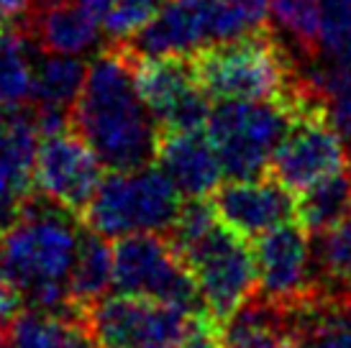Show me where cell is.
<instances>
[{
	"label": "cell",
	"mask_w": 351,
	"mask_h": 348,
	"mask_svg": "<svg viewBox=\"0 0 351 348\" xmlns=\"http://www.w3.org/2000/svg\"><path fill=\"white\" fill-rule=\"evenodd\" d=\"M72 128L108 172H134L156 162L159 123L138 90L136 59L110 47L93 59L72 108Z\"/></svg>",
	"instance_id": "6da1fadb"
},
{
	"label": "cell",
	"mask_w": 351,
	"mask_h": 348,
	"mask_svg": "<svg viewBox=\"0 0 351 348\" xmlns=\"http://www.w3.org/2000/svg\"><path fill=\"white\" fill-rule=\"evenodd\" d=\"M82 225V215L34 190L0 233V269L26 308L82 315L69 292Z\"/></svg>",
	"instance_id": "7a4b0ae2"
},
{
	"label": "cell",
	"mask_w": 351,
	"mask_h": 348,
	"mask_svg": "<svg viewBox=\"0 0 351 348\" xmlns=\"http://www.w3.org/2000/svg\"><path fill=\"white\" fill-rule=\"evenodd\" d=\"M269 0H167L126 41L136 59L193 57L200 49L269 29Z\"/></svg>",
	"instance_id": "3957f363"
},
{
	"label": "cell",
	"mask_w": 351,
	"mask_h": 348,
	"mask_svg": "<svg viewBox=\"0 0 351 348\" xmlns=\"http://www.w3.org/2000/svg\"><path fill=\"white\" fill-rule=\"evenodd\" d=\"M197 79L210 100H305L293 51L269 29L200 49L193 54Z\"/></svg>",
	"instance_id": "277c9868"
},
{
	"label": "cell",
	"mask_w": 351,
	"mask_h": 348,
	"mask_svg": "<svg viewBox=\"0 0 351 348\" xmlns=\"http://www.w3.org/2000/svg\"><path fill=\"white\" fill-rule=\"evenodd\" d=\"M300 108L287 100H215L208 118L226 179H259Z\"/></svg>",
	"instance_id": "5b68a950"
},
{
	"label": "cell",
	"mask_w": 351,
	"mask_h": 348,
	"mask_svg": "<svg viewBox=\"0 0 351 348\" xmlns=\"http://www.w3.org/2000/svg\"><path fill=\"white\" fill-rule=\"evenodd\" d=\"M185 197L156 164L103 177L82 221L106 238L131 233H169Z\"/></svg>",
	"instance_id": "8992f818"
},
{
	"label": "cell",
	"mask_w": 351,
	"mask_h": 348,
	"mask_svg": "<svg viewBox=\"0 0 351 348\" xmlns=\"http://www.w3.org/2000/svg\"><path fill=\"white\" fill-rule=\"evenodd\" d=\"M113 290L172 302L187 312H208L195 277L169 236L131 233L113 243Z\"/></svg>",
	"instance_id": "52a82bcc"
},
{
	"label": "cell",
	"mask_w": 351,
	"mask_h": 348,
	"mask_svg": "<svg viewBox=\"0 0 351 348\" xmlns=\"http://www.w3.org/2000/svg\"><path fill=\"white\" fill-rule=\"evenodd\" d=\"M175 249L195 277L208 312L218 323H223L256 290L252 246L221 221Z\"/></svg>",
	"instance_id": "ba28073f"
},
{
	"label": "cell",
	"mask_w": 351,
	"mask_h": 348,
	"mask_svg": "<svg viewBox=\"0 0 351 348\" xmlns=\"http://www.w3.org/2000/svg\"><path fill=\"white\" fill-rule=\"evenodd\" d=\"M82 318L100 348H180L193 312L172 302L116 292L93 302Z\"/></svg>",
	"instance_id": "9c48e42d"
},
{
	"label": "cell",
	"mask_w": 351,
	"mask_h": 348,
	"mask_svg": "<svg viewBox=\"0 0 351 348\" xmlns=\"http://www.w3.org/2000/svg\"><path fill=\"white\" fill-rule=\"evenodd\" d=\"M349 164V151L323 103L313 100L295 113L293 126L277 144L267 174L295 195Z\"/></svg>",
	"instance_id": "30bf717a"
},
{
	"label": "cell",
	"mask_w": 351,
	"mask_h": 348,
	"mask_svg": "<svg viewBox=\"0 0 351 348\" xmlns=\"http://www.w3.org/2000/svg\"><path fill=\"white\" fill-rule=\"evenodd\" d=\"M136 79L162 134L205 128L213 100L197 79L193 57L136 59Z\"/></svg>",
	"instance_id": "8fae6325"
},
{
	"label": "cell",
	"mask_w": 351,
	"mask_h": 348,
	"mask_svg": "<svg viewBox=\"0 0 351 348\" xmlns=\"http://www.w3.org/2000/svg\"><path fill=\"white\" fill-rule=\"evenodd\" d=\"M106 166L75 128L41 136L34 184L47 197L82 215L103 182Z\"/></svg>",
	"instance_id": "7c38bea8"
},
{
	"label": "cell",
	"mask_w": 351,
	"mask_h": 348,
	"mask_svg": "<svg viewBox=\"0 0 351 348\" xmlns=\"http://www.w3.org/2000/svg\"><path fill=\"white\" fill-rule=\"evenodd\" d=\"M256 264V292L267 300L298 305L315 295L311 261V233L287 221L252 243Z\"/></svg>",
	"instance_id": "4fadbf2b"
},
{
	"label": "cell",
	"mask_w": 351,
	"mask_h": 348,
	"mask_svg": "<svg viewBox=\"0 0 351 348\" xmlns=\"http://www.w3.org/2000/svg\"><path fill=\"white\" fill-rule=\"evenodd\" d=\"M13 29L36 51L72 57L95 51L106 34L100 18L82 0H26Z\"/></svg>",
	"instance_id": "5bb4252c"
},
{
	"label": "cell",
	"mask_w": 351,
	"mask_h": 348,
	"mask_svg": "<svg viewBox=\"0 0 351 348\" xmlns=\"http://www.w3.org/2000/svg\"><path fill=\"white\" fill-rule=\"evenodd\" d=\"M218 221L231 231L254 241L287 221H295V197L282 182L264 174L259 179H228L210 195Z\"/></svg>",
	"instance_id": "9a60e30c"
},
{
	"label": "cell",
	"mask_w": 351,
	"mask_h": 348,
	"mask_svg": "<svg viewBox=\"0 0 351 348\" xmlns=\"http://www.w3.org/2000/svg\"><path fill=\"white\" fill-rule=\"evenodd\" d=\"M39 126L29 105H0V233L19 218L34 192Z\"/></svg>",
	"instance_id": "2e32d148"
},
{
	"label": "cell",
	"mask_w": 351,
	"mask_h": 348,
	"mask_svg": "<svg viewBox=\"0 0 351 348\" xmlns=\"http://www.w3.org/2000/svg\"><path fill=\"white\" fill-rule=\"evenodd\" d=\"M154 164L169 177L185 200L210 197L223 177L213 141L203 128L162 134Z\"/></svg>",
	"instance_id": "e0dca14e"
},
{
	"label": "cell",
	"mask_w": 351,
	"mask_h": 348,
	"mask_svg": "<svg viewBox=\"0 0 351 348\" xmlns=\"http://www.w3.org/2000/svg\"><path fill=\"white\" fill-rule=\"evenodd\" d=\"M293 308L254 290L221 323L226 348H295Z\"/></svg>",
	"instance_id": "ac0fdd59"
},
{
	"label": "cell",
	"mask_w": 351,
	"mask_h": 348,
	"mask_svg": "<svg viewBox=\"0 0 351 348\" xmlns=\"http://www.w3.org/2000/svg\"><path fill=\"white\" fill-rule=\"evenodd\" d=\"M295 348H351V295H313L293 308Z\"/></svg>",
	"instance_id": "d6986e66"
},
{
	"label": "cell",
	"mask_w": 351,
	"mask_h": 348,
	"mask_svg": "<svg viewBox=\"0 0 351 348\" xmlns=\"http://www.w3.org/2000/svg\"><path fill=\"white\" fill-rule=\"evenodd\" d=\"M298 69L305 92L323 103L351 162V49L336 57H315Z\"/></svg>",
	"instance_id": "ffe728a7"
},
{
	"label": "cell",
	"mask_w": 351,
	"mask_h": 348,
	"mask_svg": "<svg viewBox=\"0 0 351 348\" xmlns=\"http://www.w3.org/2000/svg\"><path fill=\"white\" fill-rule=\"evenodd\" d=\"M10 325L13 348H95L85 318L75 312L23 308Z\"/></svg>",
	"instance_id": "44dd1931"
},
{
	"label": "cell",
	"mask_w": 351,
	"mask_h": 348,
	"mask_svg": "<svg viewBox=\"0 0 351 348\" xmlns=\"http://www.w3.org/2000/svg\"><path fill=\"white\" fill-rule=\"evenodd\" d=\"M315 295H351V213L311 236Z\"/></svg>",
	"instance_id": "7402d4cb"
},
{
	"label": "cell",
	"mask_w": 351,
	"mask_h": 348,
	"mask_svg": "<svg viewBox=\"0 0 351 348\" xmlns=\"http://www.w3.org/2000/svg\"><path fill=\"white\" fill-rule=\"evenodd\" d=\"M110 287H113V249L108 246L106 236L82 225L77 259L72 266V282H69L72 302L85 315V310L100 297H106Z\"/></svg>",
	"instance_id": "603a6c76"
},
{
	"label": "cell",
	"mask_w": 351,
	"mask_h": 348,
	"mask_svg": "<svg viewBox=\"0 0 351 348\" xmlns=\"http://www.w3.org/2000/svg\"><path fill=\"white\" fill-rule=\"evenodd\" d=\"M295 197H298L295 221L311 236L336 225L351 213V162L339 172L311 184L308 190L298 192Z\"/></svg>",
	"instance_id": "cb8c5ba5"
},
{
	"label": "cell",
	"mask_w": 351,
	"mask_h": 348,
	"mask_svg": "<svg viewBox=\"0 0 351 348\" xmlns=\"http://www.w3.org/2000/svg\"><path fill=\"white\" fill-rule=\"evenodd\" d=\"M269 16L274 26L282 31L298 54V64L318 57V31H321V8L318 0H269Z\"/></svg>",
	"instance_id": "d4e9b609"
},
{
	"label": "cell",
	"mask_w": 351,
	"mask_h": 348,
	"mask_svg": "<svg viewBox=\"0 0 351 348\" xmlns=\"http://www.w3.org/2000/svg\"><path fill=\"white\" fill-rule=\"evenodd\" d=\"M31 49L13 26H0V105H29Z\"/></svg>",
	"instance_id": "484cf974"
},
{
	"label": "cell",
	"mask_w": 351,
	"mask_h": 348,
	"mask_svg": "<svg viewBox=\"0 0 351 348\" xmlns=\"http://www.w3.org/2000/svg\"><path fill=\"white\" fill-rule=\"evenodd\" d=\"M100 18L108 39L126 41L136 34L167 0H82Z\"/></svg>",
	"instance_id": "4316f807"
},
{
	"label": "cell",
	"mask_w": 351,
	"mask_h": 348,
	"mask_svg": "<svg viewBox=\"0 0 351 348\" xmlns=\"http://www.w3.org/2000/svg\"><path fill=\"white\" fill-rule=\"evenodd\" d=\"M321 31L318 57H336L351 49V0H318Z\"/></svg>",
	"instance_id": "83f0119b"
},
{
	"label": "cell",
	"mask_w": 351,
	"mask_h": 348,
	"mask_svg": "<svg viewBox=\"0 0 351 348\" xmlns=\"http://www.w3.org/2000/svg\"><path fill=\"white\" fill-rule=\"evenodd\" d=\"M180 348H226L223 336H221V323L210 312L193 315V323H190Z\"/></svg>",
	"instance_id": "f1b7e54d"
},
{
	"label": "cell",
	"mask_w": 351,
	"mask_h": 348,
	"mask_svg": "<svg viewBox=\"0 0 351 348\" xmlns=\"http://www.w3.org/2000/svg\"><path fill=\"white\" fill-rule=\"evenodd\" d=\"M23 10L21 0H0V26H13Z\"/></svg>",
	"instance_id": "f546056e"
},
{
	"label": "cell",
	"mask_w": 351,
	"mask_h": 348,
	"mask_svg": "<svg viewBox=\"0 0 351 348\" xmlns=\"http://www.w3.org/2000/svg\"><path fill=\"white\" fill-rule=\"evenodd\" d=\"M0 348H13V340H10V325L0 320Z\"/></svg>",
	"instance_id": "4dcf8cb0"
},
{
	"label": "cell",
	"mask_w": 351,
	"mask_h": 348,
	"mask_svg": "<svg viewBox=\"0 0 351 348\" xmlns=\"http://www.w3.org/2000/svg\"><path fill=\"white\" fill-rule=\"evenodd\" d=\"M21 3H23V5H26V0H21Z\"/></svg>",
	"instance_id": "1f68e13d"
},
{
	"label": "cell",
	"mask_w": 351,
	"mask_h": 348,
	"mask_svg": "<svg viewBox=\"0 0 351 348\" xmlns=\"http://www.w3.org/2000/svg\"><path fill=\"white\" fill-rule=\"evenodd\" d=\"M98 348H100V346H98Z\"/></svg>",
	"instance_id": "d6a6232c"
}]
</instances>
